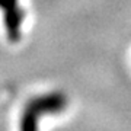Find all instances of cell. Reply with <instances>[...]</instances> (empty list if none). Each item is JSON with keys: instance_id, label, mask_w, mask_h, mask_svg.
I'll return each instance as SVG.
<instances>
[{"instance_id": "cell-1", "label": "cell", "mask_w": 131, "mask_h": 131, "mask_svg": "<svg viewBox=\"0 0 131 131\" xmlns=\"http://www.w3.org/2000/svg\"><path fill=\"white\" fill-rule=\"evenodd\" d=\"M0 12L3 16L7 39L12 42L19 41L22 22L25 18V12L19 5V0H0Z\"/></svg>"}, {"instance_id": "cell-2", "label": "cell", "mask_w": 131, "mask_h": 131, "mask_svg": "<svg viewBox=\"0 0 131 131\" xmlns=\"http://www.w3.org/2000/svg\"><path fill=\"white\" fill-rule=\"evenodd\" d=\"M57 101L54 96H41V98L32 99L26 103L22 117H20V125L19 131H38V118L42 112H51L56 108Z\"/></svg>"}]
</instances>
